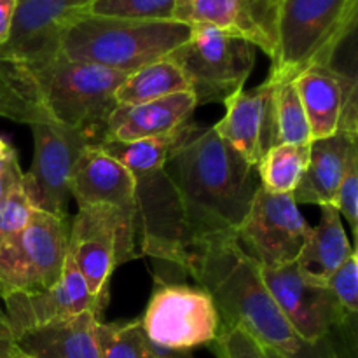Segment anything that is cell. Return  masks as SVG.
<instances>
[{
  "label": "cell",
  "mask_w": 358,
  "mask_h": 358,
  "mask_svg": "<svg viewBox=\"0 0 358 358\" xmlns=\"http://www.w3.org/2000/svg\"><path fill=\"white\" fill-rule=\"evenodd\" d=\"M278 0H177L173 20L210 24L245 38L269 58L276 51Z\"/></svg>",
  "instance_id": "2e32d148"
},
{
  "label": "cell",
  "mask_w": 358,
  "mask_h": 358,
  "mask_svg": "<svg viewBox=\"0 0 358 358\" xmlns=\"http://www.w3.org/2000/svg\"><path fill=\"white\" fill-rule=\"evenodd\" d=\"M339 215L345 217L346 222L352 226L353 233L357 234L358 222V152L350 159L346 173L336 191L334 199L331 203Z\"/></svg>",
  "instance_id": "1f68e13d"
},
{
  "label": "cell",
  "mask_w": 358,
  "mask_h": 358,
  "mask_svg": "<svg viewBox=\"0 0 358 358\" xmlns=\"http://www.w3.org/2000/svg\"><path fill=\"white\" fill-rule=\"evenodd\" d=\"M310 224L292 194H273L259 187L234 240L259 268H283L297 261Z\"/></svg>",
  "instance_id": "7c38bea8"
},
{
  "label": "cell",
  "mask_w": 358,
  "mask_h": 358,
  "mask_svg": "<svg viewBox=\"0 0 358 358\" xmlns=\"http://www.w3.org/2000/svg\"><path fill=\"white\" fill-rule=\"evenodd\" d=\"M23 187V170L10 142L0 136V201L16 189Z\"/></svg>",
  "instance_id": "d6a6232c"
},
{
  "label": "cell",
  "mask_w": 358,
  "mask_h": 358,
  "mask_svg": "<svg viewBox=\"0 0 358 358\" xmlns=\"http://www.w3.org/2000/svg\"><path fill=\"white\" fill-rule=\"evenodd\" d=\"M196 107L198 103L192 93L170 94L145 103L115 105L108 115L103 140L138 142L168 135L189 122Z\"/></svg>",
  "instance_id": "ffe728a7"
},
{
  "label": "cell",
  "mask_w": 358,
  "mask_h": 358,
  "mask_svg": "<svg viewBox=\"0 0 358 358\" xmlns=\"http://www.w3.org/2000/svg\"><path fill=\"white\" fill-rule=\"evenodd\" d=\"M2 303L6 304L3 311L16 338L31 329L65 320L84 311H93L98 317L96 306L87 290L86 282L69 254L62 276L55 285L38 292L13 294L3 297Z\"/></svg>",
  "instance_id": "ac0fdd59"
},
{
  "label": "cell",
  "mask_w": 358,
  "mask_h": 358,
  "mask_svg": "<svg viewBox=\"0 0 358 358\" xmlns=\"http://www.w3.org/2000/svg\"><path fill=\"white\" fill-rule=\"evenodd\" d=\"M355 252L332 205L320 206V222L310 227L306 243L297 257L301 276L315 285H327L332 273Z\"/></svg>",
  "instance_id": "603a6c76"
},
{
  "label": "cell",
  "mask_w": 358,
  "mask_h": 358,
  "mask_svg": "<svg viewBox=\"0 0 358 358\" xmlns=\"http://www.w3.org/2000/svg\"><path fill=\"white\" fill-rule=\"evenodd\" d=\"M34 135V159L23 173V191L31 208L59 219H70L72 173L76 161L87 145H93L79 131L51 121L30 122Z\"/></svg>",
  "instance_id": "8fae6325"
},
{
  "label": "cell",
  "mask_w": 358,
  "mask_h": 358,
  "mask_svg": "<svg viewBox=\"0 0 358 358\" xmlns=\"http://www.w3.org/2000/svg\"><path fill=\"white\" fill-rule=\"evenodd\" d=\"M69 255L86 282L101 318L108 303L112 273L140 257L135 217L110 206H83L70 220Z\"/></svg>",
  "instance_id": "8992f818"
},
{
  "label": "cell",
  "mask_w": 358,
  "mask_h": 358,
  "mask_svg": "<svg viewBox=\"0 0 358 358\" xmlns=\"http://www.w3.org/2000/svg\"><path fill=\"white\" fill-rule=\"evenodd\" d=\"M294 83L306 112L311 140L327 138L338 131L358 135L355 73L334 65H318L304 70Z\"/></svg>",
  "instance_id": "9a60e30c"
},
{
  "label": "cell",
  "mask_w": 358,
  "mask_h": 358,
  "mask_svg": "<svg viewBox=\"0 0 358 358\" xmlns=\"http://www.w3.org/2000/svg\"><path fill=\"white\" fill-rule=\"evenodd\" d=\"M358 0H278L276 51L268 80H294L304 70L332 65L355 34Z\"/></svg>",
  "instance_id": "5b68a950"
},
{
  "label": "cell",
  "mask_w": 358,
  "mask_h": 358,
  "mask_svg": "<svg viewBox=\"0 0 358 358\" xmlns=\"http://www.w3.org/2000/svg\"><path fill=\"white\" fill-rule=\"evenodd\" d=\"M310 161V143H276L255 166L261 187L273 194H294Z\"/></svg>",
  "instance_id": "d4e9b609"
},
{
  "label": "cell",
  "mask_w": 358,
  "mask_h": 358,
  "mask_svg": "<svg viewBox=\"0 0 358 358\" xmlns=\"http://www.w3.org/2000/svg\"><path fill=\"white\" fill-rule=\"evenodd\" d=\"M101 322L93 311L52 322L17 336L27 358H101L96 327Z\"/></svg>",
  "instance_id": "7402d4cb"
},
{
  "label": "cell",
  "mask_w": 358,
  "mask_h": 358,
  "mask_svg": "<svg viewBox=\"0 0 358 358\" xmlns=\"http://www.w3.org/2000/svg\"><path fill=\"white\" fill-rule=\"evenodd\" d=\"M327 287L334 297L338 299L339 306L348 315L357 317L358 311V257L357 250L336 269L327 280Z\"/></svg>",
  "instance_id": "f1b7e54d"
},
{
  "label": "cell",
  "mask_w": 358,
  "mask_h": 358,
  "mask_svg": "<svg viewBox=\"0 0 358 358\" xmlns=\"http://www.w3.org/2000/svg\"><path fill=\"white\" fill-rule=\"evenodd\" d=\"M191 24L180 21H138L83 14L63 31L59 51L73 62L131 73L163 59L184 44Z\"/></svg>",
  "instance_id": "277c9868"
},
{
  "label": "cell",
  "mask_w": 358,
  "mask_h": 358,
  "mask_svg": "<svg viewBox=\"0 0 358 358\" xmlns=\"http://www.w3.org/2000/svg\"><path fill=\"white\" fill-rule=\"evenodd\" d=\"M180 198L191 259L213 241L234 238L261 187L257 170L213 129L194 135L164 166Z\"/></svg>",
  "instance_id": "7a4b0ae2"
},
{
  "label": "cell",
  "mask_w": 358,
  "mask_h": 358,
  "mask_svg": "<svg viewBox=\"0 0 358 358\" xmlns=\"http://www.w3.org/2000/svg\"><path fill=\"white\" fill-rule=\"evenodd\" d=\"M31 208L23 187L10 192L7 198L0 201V245L20 233L30 220Z\"/></svg>",
  "instance_id": "f546056e"
},
{
  "label": "cell",
  "mask_w": 358,
  "mask_h": 358,
  "mask_svg": "<svg viewBox=\"0 0 358 358\" xmlns=\"http://www.w3.org/2000/svg\"><path fill=\"white\" fill-rule=\"evenodd\" d=\"M212 346L217 358H266L262 346L240 327L220 331Z\"/></svg>",
  "instance_id": "4dcf8cb0"
},
{
  "label": "cell",
  "mask_w": 358,
  "mask_h": 358,
  "mask_svg": "<svg viewBox=\"0 0 358 358\" xmlns=\"http://www.w3.org/2000/svg\"><path fill=\"white\" fill-rule=\"evenodd\" d=\"M94 0H17L13 27L0 45V62H37L59 52V41L72 21Z\"/></svg>",
  "instance_id": "5bb4252c"
},
{
  "label": "cell",
  "mask_w": 358,
  "mask_h": 358,
  "mask_svg": "<svg viewBox=\"0 0 358 358\" xmlns=\"http://www.w3.org/2000/svg\"><path fill=\"white\" fill-rule=\"evenodd\" d=\"M70 219L34 210L27 226L0 245V301L55 285L69 254Z\"/></svg>",
  "instance_id": "ba28073f"
},
{
  "label": "cell",
  "mask_w": 358,
  "mask_h": 358,
  "mask_svg": "<svg viewBox=\"0 0 358 358\" xmlns=\"http://www.w3.org/2000/svg\"><path fill=\"white\" fill-rule=\"evenodd\" d=\"M177 0H94L86 14L119 20H173Z\"/></svg>",
  "instance_id": "83f0119b"
},
{
  "label": "cell",
  "mask_w": 358,
  "mask_h": 358,
  "mask_svg": "<svg viewBox=\"0 0 358 358\" xmlns=\"http://www.w3.org/2000/svg\"><path fill=\"white\" fill-rule=\"evenodd\" d=\"M357 152L355 133L338 131L327 138L311 140L306 171L292 194L297 205H331L350 159Z\"/></svg>",
  "instance_id": "44dd1931"
},
{
  "label": "cell",
  "mask_w": 358,
  "mask_h": 358,
  "mask_svg": "<svg viewBox=\"0 0 358 358\" xmlns=\"http://www.w3.org/2000/svg\"><path fill=\"white\" fill-rule=\"evenodd\" d=\"M7 108H9V100H7L6 91H3L2 84H0V117H6Z\"/></svg>",
  "instance_id": "d590c367"
},
{
  "label": "cell",
  "mask_w": 358,
  "mask_h": 358,
  "mask_svg": "<svg viewBox=\"0 0 358 358\" xmlns=\"http://www.w3.org/2000/svg\"><path fill=\"white\" fill-rule=\"evenodd\" d=\"M261 280L299 338L318 343L336 329L355 320L341 306L327 285H315L301 276L296 262L283 268H259Z\"/></svg>",
  "instance_id": "4fadbf2b"
},
{
  "label": "cell",
  "mask_w": 358,
  "mask_h": 358,
  "mask_svg": "<svg viewBox=\"0 0 358 358\" xmlns=\"http://www.w3.org/2000/svg\"><path fill=\"white\" fill-rule=\"evenodd\" d=\"M273 100H275L276 140L278 143L311 142L310 124L294 80L273 83Z\"/></svg>",
  "instance_id": "484cf974"
},
{
  "label": "cell",
  "mask_w": 358,
  "mask_h": 358,
  "mask_svg": "<svg viewBox=\"0 0 358 358\" xmlns=\"http://www.w3.org/2000/svg\"><path fill=\"white\" fill-rule=\"evenodd\" d=\"M262 350H264L266 358H283L282 355H280V353H276L275 350H269V348H262Z\"/></svg>",
  "instance_id": "8d00e7d4"
},
{
  "label": "cell",
  "mask_w": 358,
  "mask_h": 358,
  "mask_svg": "<svg viewBox=\"0 0 358 358\" xmlns=\"http://www.w3.org/2000/svg\"><path fill=\"white\" fill-rule=\"evenodd\" d=\"M255 45L210 24H191V35L170 58L187 79L196 103L226 101L243 90L255 65Z\"/></svg>",
  "instance_id": "52a82bcc"
},
{
  "label": "cell",
  "mask_w": 358,
  "mask_h": 358,
  "mask_svg": "<svg viewBox=\"0 0 358 358\" xmlns=\"http://www.w3.org/2000/svg\"><path fill=\"white\" fill-rule=\"evenodd\" d=\"M226 115L213 129L247 163L257 166L276 140L273 83L266 80L252 90H241L224 101Z\"/></svg>",
  "instance_id": "e0dca14e"
},
{
  "label": "cell",
  "mask_w": 358,
  "mask_h": 358,
  "mask_svg": "<svg viewBox=\"0 0 358 358\" xmlns=\"http://www.w3.org/2000/svg\"><path fill=\"white\" fill-rule=\"evenodd\" d=\"M189 275L210 294L220 318V331L243 329L262 348L283 358H339L334 339L308 343L297 336L261 280L259 266L234 238L213 241L191 259Z\"/></svg>",
  "instance_id": "3957f363"
},
{
  "label": "cell",
  "mask_w": 358,
  "mask_h": 358,
  "mask_svg": "<svg viewBox=\"0 0 358 358\" xmlns=\"http://www.w3.org/2000/svg\"><path fill=\"white\" fill-rule=\"evenodd\" d=\"M16 6L17 0H0V45L9 37Z\"/></svg>",
  "instance_id": "e575fe53"
},
{
  "label": "cell",
  "mask_w": 358,
  "mask_h": 358,
  "mask_svg": "<svg viewBox=\"0 0 358 358\" xmlns=\"http://www.w3.org/2000/svg\"><path fill=\"white\" fill-rule=\"evenodd\" d=\"M77 206L103 205L135 217V178L117 159L98 145H87L76 161L70 184Z\"/></svg>",
  "instance_id": "d6986e66"
},
{
  "label": "cell",
  "mask_w": 358,
  "mask_h": 358,
  "mask_svg": "<svg viewBox=\"0 0 358 358\" xmlns=\"http://www.w3.org/2000/svg\"><path fill=\"white\" fill-rule=\"evenodd\" d=\"M140 324L150 341L182 352L212 345L220 332L219 313L206 290L163 280L156 282Z\"/></svg>",
  "instance_id": "30bf717a"
},
{
  "label": "cell",
  "mask_w": 358,
  "mask_h": 358,
  "mask_svg": "<svg viewBox=\"0 0 358 358\" xmlns=\"http://www.w3.org/2000/svg\"><path fill=\"white\" fill-rule=\"evenodd\" d=\"M101 358H154L149 338L138 320L100 322L96 327Z\"/></svg>",
  "instance_id": "4316f807"
},
{
  "label": "cell",
  "mask_w": 358,
  "mask_h": 358,
  "mask_svg": "<svg viewBox=\"0 0 358 358\" xmlns=\"http://www.w3.org/2000/svg\"><path fill=\"white\" fill-rule=\"evenodd\" d=\"M126 76L73 62L62 51L37 62H0V84L9 100L6 117L21 124L56 122L98 145L117 105L115 90Z\"/></svg>",
  "instance_id": "6da1fadb"
},
{
  "label": "cell",
  "mask_w": 358,
  "mask_h": 358,
  "mask_svg": "<svg viewBox=\"0 0 358 358\" xmlns=\"http://www.w3.org/2000/svg\"><path fill=\"white\" fill-rule=\"evenodd\" d=\"M177 93H191V87L182 70L170 58H163L128 73L114 98L117 105H136Z\"/></svg>",
  "instance_id": "cb8c5ba5"
},
{
  "label": "cell",
  "mask_w": 358,
  "mask_h": 358,
  "mask_svg": "<svg viewBox=\"0 0 358 358\" xmlns=\"http://www.w3.org/2000/svg\"><path fill=\"white\" fill-rule=\"evenodd\" d=\"M0 358H27L17 346L16 336L10 329L6 311L0 306Z\"/></svg>",
  "instance_id": "836d02e7"
},
{
  "label": "cell",
  "mask_w": 358,
  "mask_h": 358,
  "mask_svg": "<svg viewBox=\"0 0 358 358\" xmlns=\"http://www.w3.org/2000/svg\"><path fill=\"white\" fill-rule=\"evenodd\" d=\"M164 166L131 173L135 178L138 252L140 257L149 255L187 273L191 266L187 227L180 198Z\"/></svg>",
  "instance_id": "9c48e42d"
}]
</instances>
